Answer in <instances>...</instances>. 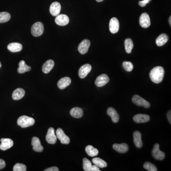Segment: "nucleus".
<instances>
[{
	"label": "nucleus",
	"instance_id": "1",
	"mask_svg": "<svg viewBox=\"0 0 171 171\" xmlns=\"http://www.w3.org/2000/svg\"><path fill=\"white\" fill-rule=\"evenodd\" d=\"M164 69L161 66L154 68L149 73V76L152 81L155 83H160L164 77Z\"/></svg>",
	"mask_w": 171,
	"mask_h": 171
},
{
	"label": "nucleus",
	"instance_id": "2",
	"mask_svg": "<svg viewBox=\"0 0 171 171\" xmlns=\"http://www.w3.org/2000/svg\"><path fill=\"white\" fill-rule=\"evenodd\" d=\"M34 123V118L26 116H21L17 120L18 125L22 128H26L32 126Z\"/></svg>",
	"mask_w": 171,
	"mask_h": 171
},
{
	"label": "nucleus",
	"instance_id": "3",
	"mask_svg": "<svg viewBox=\"0 0 171 171\" xmlns=\"http://www.w3.org/2000/svg\"><path fill=\"white\" fill-rule=\"evenodd\" d=\"M43 32H44V26L42 22H36L31 27V34L34 37L41 36Z\"/></svg>",
	"mask_w": 171,
	"mask_h": 171
},
{
	"label": "nucleus",
	"instance_id": "4",
	"mask_svg": "<svg viewBox=\"0 0 171 171\" xmlns=\"http://www.w3.org/2000/svg\"><path fill=\"white\" fill-rule=\"evenodd\" d=\"M132 101L135 105L139 106H143L146 109H148L150 107V104L138 95H135L133 96Z\"/></svg>",
	"mask_w": 171,
	"mask_h": 171
},
{
	"label": "nucleus",
	"instance_id": "5",
	"mask_svg": "<svg viewBox=\"0 0 171 171\" xmlns=\"http://www.w3.org/2000/svg\"><path fill=\"white\" fill-rule=\"evenodd\" d=\"M56 137L60 141V142L63 144H68L70 142L69 137L65 134L63 130L61 128H58L56 131Z\"/></svg>",
	"mask_w": 171,
	"mask_h": 171
},
{
	"label": "nucleus",
	"instance_id": "6",
	"mask_svg": "<svg viewBox=\"0 0 171 171\" xmlns=\"http://www.w3.org/2000/svg\"><path fill=\"white\" fill-rule=\"evenodd\" d=\"M152 155L156 159L163 160L165 157V154L159 149V145L155 143L152 151Z\"/></svg>",
	"mask_w": 171,
	"mask_h": 171
},
{
	"label": "nucleus",
	"instance_id": "7",
	"mask_svg": "<svg viewBox=\"0 0 171 171\" xmlns=\"http://www.w3.org/2000/svg\"><path fill=\"white\" fill-rule=\"evenodd\" d=\"M55 131L54 128L53 127H50L48 130L47 134L46 136V140L50 144H55L57 142V138Z\"/></svg>",
	"mask_w": 171,
	"mask_h": 171
},
{
	"label": "nucleus",
	"instance_id": "8",
	"mask_svg": "<svg viewBox=\"0 0 171 171\" xmlns=\"http://www.w3.org/2000/svg\"><path fill=\"white\" fill-rule=\"evenodd\" d=\"M109 81V78L106 74H101L97 77L95 80V85L97 87H102L106 85Z\"/></svg>",
	"mask_w": 171,
	"mask_h": 171
},
{
	"label": "nucleus",
	"instance_id": "9",
	"mask_svg": "<svg viewBox=\"0 0 171 171\" xmlns=\"http://www.w3.org/2000/svg\"><path fill=\"white\" fill-rule=\"evenodd\" d=\"M140 26L143 28H148L151 25L150 17L147 13H144L141 14L139 20Z\"/></svg>",
	"mask_w": 171,
	"mask_h": 171
},
{
	"label": "nucleus",
	"instance_id": "10",
	"mask_svg": "<svg viewBox=\"0 0 171 171\" xmlns=\"http://www.w3.org/2000/svg\"><path fill=\"white\" fill-rule=\"evenodd\" d=\"M90 45V42L88 39H84L80 43L78 46V51L81 54L87 53Z\"/></svg>",
	"mask_w": 171,
	"mask_h": 171
},
{
	"label": "nucleus",
	"instance_id": "11",
	"mask_svg": "<svg viewBox=\"0 0 171 171\" xmlns=\"http://www.w3.org/2000/svg\"><path fill=\"white\" fill-rule=\"evenodd\" d=\"M109 30L112 33H116L118 32L119 29V23L117 18H112L110 20L109 25Z\"/></svg>",
	"mask_w": 171,
	"mask_h": 171
},
{
	"label": "nucleus",
	"instance_id": "12",
	"mask_svg": "<svg viewBox=\"0 0 171 171\" xmlns=\"http://www.w3.org/2000/svg\"><path fill=\"white\" fill-rule=\"evenodd\" d=\"M91 66L88 64H86L81 66L79 71V76L80 78L84 79L86 77L90 71H91Z\"/></svg>",
	"mask_w": 171,
	"mask_h": 171
},
{
	"label": "nucleus",
	"instance_id": "13",
	"mask_svg": "<svg viewBox=\"0 0 171 171\" xmlns=\"http://www.w3.org/2000/svg\"><path fill=\"white\" fill-rule=\"evenodd\" d=\"M61 8V5L59 2L57 1L53 2L50 6V13L53 16H57L59 15Z\"/></svg>",
	"mask_w": 171,
	"mask_h": 171
},
{
	"label": "nucleus",
	"instance_id": "14",
	"mask_svg": "<svg viewBox=\"0 0 171 171\" xmlns=\"http://www.w3.org/2000/svg\"><path fill=\"white\" fill-rule=\"evenodd\" d=\"M1 144L0 145V149L5 151L11 148L13 146V141L10 138H1Z\"/></svg>",
	"mask_w": 171,
	"mask_h": 171
},
{
	"label": "nucleus",
	"instance_id": "15",
	"mask_svg": "<svg viewBox=\"0 0 171 171\" xmlns=\"http://www.w3.org/2000/svg\"><path fill=\"white\" fill-rule=\"evenodd\" d=\"M69 22V18L67 15L65 14H60L58 15L55 18V22L58 25H66L68 24Z\"/></svg>",
	"mask_w": 171,
	"mask_h": 171
},
{
	"label": "nucleus",
	"instance_id": "16",
	"mask_svg": "<svg viewBox=\"0 0 171 171\" xmlns=\"http://www.w3.org/2000/svg\"><path fill=\"white\" fill-rule=\"evenodd\" d=\"M31 145L33 146V149L37 152H42L43 150V147L42 146L39 139L37 137H33L32 139Z\"/></svg>",
	"mask_w": 171,
	"mask_h": 171
},
{
	"label": "nucleus",
	"instance_id": "17",
	"mask_svg": "<svg viewBox=\"0 0 171 171\" xmlns=\"http://www.w3.org/2000/svg\"><path fill=\"white\" fill-rule=\"evenodd\" d=\"M150 119V117L148 115L146 114H136L133 117V120L137 123H143L147 122Z\"/></svg>",
	"mask_w": 171,
	"mask_h": 171
},
{
	"label": "nucleus",
	"instance_id": "18",
	"mask_svg": "<svg viewBox=\"0 0 171 171\" xmlns=\"http://www.w3.org/2000/svg\"><path fill=\"white\" fill-rule=\"evenodd\" d=\"M54 62L51 59H49L46 61L42 67L43 72L45 74L49 73L54 67Z\"/></svg>",
	"mask_w": 171,
	"mask_h": 171
},
{
	"label": "nucleus",
	"instance_id": "19",
	"mask_svg": "<svg viewBox=\"0 0 171 171\" xmlns=\"http://www.w3.org/2000/svg\"><path fill=\"white\" fill-rule=\"evenodd\" d=\"M25 92V90L22 88H18L13 92L12 97L14 100H19L24 97Z\"/></svg>",
	"mask_w": 171,
	"mask_h": 171
},
{
	"label": "nucleus",
	"instance_id": "20",
	"mask_svg": "<svg viewBox=\"0 0 171 171\" xmlns=\"http://www.w3.org/2000/svg\"><path fill=\"white\" fill-rule=\"evenodd\" d=\"M134 142L135 145L138 148H140L143 146V142L142 141V135L140 132L136 131L134 133Z\"/></svg>",
	"mask_w": 171,
	"mask_h": 171
},
{
	"label": "nucleus",
	"instance_id": "21",
	"mask_svg": "<svg viewBox=\"0 0 171 171\" xmlns=\"http://www.w3.org/2000/svg\"><path fill=\"white\" fill-rule=\"evenodd\" d=\"M71 80L68 77H64L61 78L58 82V88L59 89H63L68 87L71 84Z\"/></svg>",
	"mask_w": 171,
	"mask_h": 171
},
{
	"label": "nucleus",
	"instance_id": "22",
	"mask_svg": "<svg viewBox=\"0 0 171 171\" xmlns=\"http://www.w3.org/2000/svg\"><path fill=\"white\" fill-rule=\"evenodd\" d=\"M113 148L114 150L120 153H126L128 150V145L125 143H121V144L114 143L113 146Z\"/></svg>",
	"mask_w": 171,
	"mask_h": 171
},
{
	"label": "nucleus",
	"instance_id": "23",
	"mask_svg": "<svg viewBox=\"0 0 171 171\" xmlns=\"http://www.w3.org/2000/svg\"><path fill=\"white\" fill-rule=\"evenodd\" d=\"M7 49L12 52H19L22 49V46L19 43L13 42L10 43L8 45Z\"/></svg>",
	"mask_w": 171,
	"mask_h": 171
},
{
	"label": "nucleus",
	"instance_id": "24",
	"mask_svg": "<svg viewBox=\"0 0 171 171\" xmlns=\"http://www.w3.org/2000/svg\"><path fill=\"white\" fill-rule=\"evenodd\" d=\"M107 114L110 116L114 123L118 122L119 119V116L118 113L113 108H109L107 110Z\"/></svg>",
	"mask_w": 171,
	"mask_h": 171
},
{
	"label": "nucleus",
	"instance_id": "25",
	"mask_svg": "<svg viewBox=\"0 0 171 171\" xmlns=\"http://www.w3.org/2000/svg\"><path fill=\"white\" fill-rule=\"evenodd\" d=\"M18 68L17 69V71L19 73L23 74L25 72L30 71L31 70V67L30 66L26 65L24 60H21L19 63Z\"/></svg>",
	"mask_w": 171,
	"mask_h": 171
},
{
	"label": "nucleus",
	"instance_id": "26",
	"mask_svg": "<svg viewBox=\"0 0 171 171\" xmlns=\"http://www.w3.org/2000/svg\"><path fill=\"white\" fill-rule=\"evenodd\" d=\"M70 114L74 118H80L83 115V111L81 108L76 107L71 109Z\"/></svg>",
	"mask_w": 171,
	"mask_h": 171
},
{
	"label": "nucleus",
	"instance_id": "27",
	"mask_svg": "<svg viewBox=\"0 0 171 171\" xmlns=\"http://www.w3.org/2000/svg\"><path fill=\"white\" fill-rule=\"evenodd\" d=\"M169 38L165 34H161L156 39V44L158 46H162L168 42Z\"/></svg>",
	"mask_w": 171,
	"mask_h": 171
},
{
	"label": "nucleus",
	"instance_id": "28",
	"mask_svg": "<svg viewBox=\"0 0 171 171\" xmlns=\"http://www.w3.org/2000/svg\"><path fill=\"white\" fill-rule=\"evenodd\" d=\"M85 150L87 154L91 157L97 156L98 154V150L94 148V147L91 145L87 146L86 147Z\"/></svg>",
	"mask_w": 171,
	"mask_h": 171
},
{
	"label": "nucleus",
	"instance_id": "29",
	"mask_svg": "<svg viewBox=\"0 0 171 171\" xmlns=\"http://www.w3.org/2000/svg\"><path fill=\"white\" fill-rule=\"evenodd\" d=\"M92 162L95 165H97V167L101 168L106 167L108 165L107 163L105 161L99 157H96L93 159Z\"/></svg>",
	"mask_w": 171,
	"mask_h": 171
},
{
	"label": "nucleus",
	"instance_id": "30",
	"mask_svg": "<svg viewBox=\"0 0 171 171\" xmlns=\"http://www.w3.org/2000/svg\"><path fill=\"white\" fill-rule=\"evenodd\" d=\"M134 47V43L132 39H126L125 41V47L126 51L127 53H131Z\"/></svg>",
	"mask_w": 171,
	"mask_h": 171
},
{
	"label": "nucleus",
	"instance_id": "31",
	"mask_svg": "<svg viewBox=\"0 0 171 171\" xmlns=\"http://www.w3.org/2000/svg\"><path fill=\"white\" fill-rule=\"evenodd\" d=\"M10 19V15L7 12L0 13V23H4L8 22Z\"/></svg>",
	"mask_w": 171,
	"mask_h": 171
},
{
	"label": "nucleus",
	"instance_id": "32",
	"mask_svg": "<svg viewBox=\"0 0 171 171\" xmlns=\"http://www.w3.org/2000/svg\"><path fill=\"white\" fill-rule=\"evenodd\" d=\"M91 167V162L86 158H84L83 160V168L84 170L85 171H90Z\"/></svg>",
	"mask_w": 171,
	"mask_h": 171
},
{
	"label": "nucleus",
	"instance_id": "33",
	"mask_svg": "<svg viewBox=\"0 0 171 171\" xmlns=\"http://www.w3.org/2000/svg\"><path fill=\"white\" fill-rule=\"evenodd\" d=\"M143 168L149 171H157L156 167L153 164L150 162H146L143 164Z\"/></svg>",
	"mask_w": 171,
	"mask_h": 171
},
{
	"label": "nucleus",
	"instance_id": "34",
	"mask_svg": "<svg viewBox=\"0 0 171 171\" xmlns=\"http://www.w3.org/2000/svg\"><path fill=\"white\" fill-rule=\"evenodd\" d=\"M26 166L25 164L20 163H17L15 164L13 168V171H26Z\"/></svg>",
	"mask_w": 171,
	"mask_h": 171
},
{
	"label": "nucleus",
	"instance_id": "35",
	"mask_svg": "<svg viewBox=\"0 0 171 171\" xmlns=\"http://www.w3.org/2000/svg\"><path fill=\"white\" fill-rule=\"evenodd\" d=\"M123 66L124 69L128 72L131 71L134 68L133 64L129 61H124L123 63Z\"/></svg>",
	"mask_w": 171,
	"mask_h": 171
},
{
	"label": "nucleus",
	"instance_id": "36",
	"mask_svg": "<svg viewBox=\"0 0 171 171\" xmlns=\"http://www.w3.org/2000/svg\"><path fill=\"white\" fill-rule=\"evenodd\" d=\"M150 1L151 0H143V1H140L139 2V5L141 7H145Z\"/></svg>",
	"mask_w": 171,
	"mask_h": 171
},
{
	"label": "nucleus",
	"instance_id": "37",
	"mask_svg": "<svg viewBox=\"0 0 171 171\" xmlns=\"http://www.w3.org/2000/svg\"><path fill=\"white\" fill-rule=\"evenodd\" d=\"M6 166V163L4 161V160L0 159V170L4 169V168Z\"/></svg>",
	"mask_w": 171,
	"mask_h": 171
},
{
	"label": "nucleus",
	"instance_id": "38",
	"mask_svg": "<svg viewBox=\"0 0 171 171\" xmlns=\"http://www.w3.org/2000/svg\"><path fill=\"white\" fill-rule=\"evenodd\" d=\"M45 171H59V169L58 167H51L47 169H45Z\"/></svg>",
	"mask_w": 171,
	"mask_h": 171
},
{
	"label": "nucleus",
	"instance_id": "39",
	"mask_svg": "<svg viewBox=\"0 0 171 171\" xmlns=\"http://www.w3.org/2000/svg\"><path fill=\"white\" fill-rule=\"evenodd\" d=\"M100 168L98 167H97V165H92L91 168V169H90V171H100Z\"/></svg>",
	"mask_w": 171,
	"mask_h": 171
},
{
	"label": "nucleus",
	"instance_id": "40",
	"mask_svg": "<svg viewBox=\"0 0 171 171\" xmlns=\"http://www.w3.org/2000/svg\"><path fill=\"white\" fill-rule=\"evenodd\" d=\"M167 118L170 124L171 123V110H169L167 113Z\"/></svg>",
	"mask_w": 171,
	"mask_h": 171
},
{
	"label": "nucleus",
	"instance_id": "41",
	"mask_svg": "<svg viewBox=\"0 0 171 171\" xmlns=\"http://www.w3.org/2000/svg\"><path fill=\"white\" fill-rule=\"evenodd\" d=\"M171 17L170 16V18H169V23H170V25H171Z\"/></svg>",
	"mask_w": 171,
	"mask_h": 171
},
{
	"label": "nucleus",
	"instance_id": "42",
	"mask_svg": "<svg viewBox=\"0 0 171 171\" xmlns=\"http://www.w3.org/2000/svg\"><path fill=\"white\" fill-rule=\"evenodd\" d=\"M104 0H96V1H97V2H102Z\"/></svg>",
	"mask_w": 171,
	"mask_h": 171
},
{
	"label": "nucleus",
	"instance_id": "43",
	"mask_svg": "<svg viewBox=\"0 0 171 171\" xmlns=\"http://www.w3.org/2000/svg\"><path fill=\"white\" fill-rule=\"evenodd\" d=\"M1 62H0V68H1Z\"/></svg>",
	"mask_w": 171,
	"mask_h": 171
}]
</instances>
